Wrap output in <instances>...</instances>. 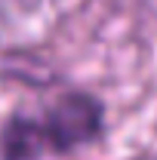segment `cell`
Returning a JSON list of instances; mask_svg holds the SVG:
<instances>
[{
	"label": "cell",
	"mask_w": 157,
	"mask_h": 160,
	"mask_svg": "<svg viewBox=\"0 0 157 160\" xmlns=\"http://www.w3.org/2000/svg\"><path fill=\"white\" fill-rule=\"evenodd\" d=\"M133 160H151V157H133Z\"/></svg>",
	"instance_id": "cell-2"
},
{
	"label": "cell",
	"mask_w": 157,
	"mask_h": 160,
	"mask_svg": "<svg viewBox=\"0 0 157 160\" xmlns=\"http://www.w3.org/2000/svg\"><path fill=\"white\" fill-rule=\"evenodd\" d=\"M105 132V102L86 89H62L0 120V160L71 157L99 145Z\"/></svg>",
	"instance_id": "cell-1"
}]
</instances>
